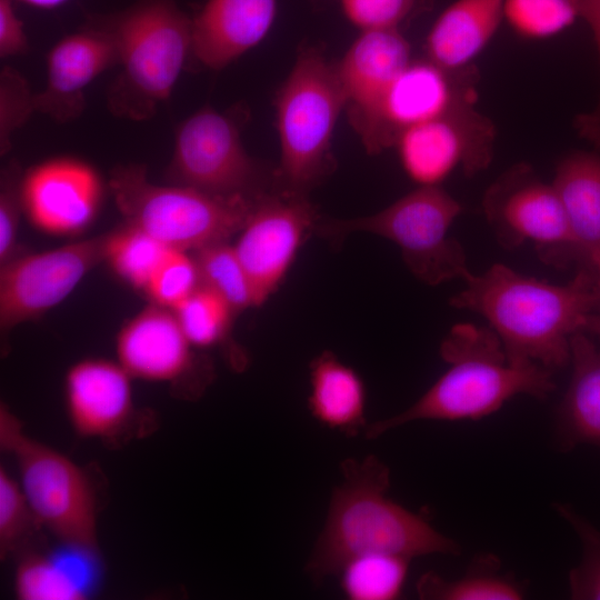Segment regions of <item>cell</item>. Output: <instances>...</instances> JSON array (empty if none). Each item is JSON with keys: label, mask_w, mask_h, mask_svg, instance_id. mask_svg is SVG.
Segmentation results:
<instances>
[{"label": "cell", "mask_w": 600, "mask_h": 600, "mask_svg": "<svg viewBox=\"0 0 600 600\" xmlns=\"http://www.w3.org/2000/svg\"><path fill=\"white\" fill-rule=\"evenodd\" d=\"M503 18V0H457L447 7L429 30L426 58L459 70L486 48Z\"/></svg>", "instance_id": "obj_22"}, {"label": "cell", "mask_w": 600, "mask_h": 600, "mask_svg": "<svg viewBox=\"0 0 600 600\" xmlns=\"http://www.w3.org/2000/svg\"><path fill=\"white\" fill-rule=\"evenodd\" d=\"M31 522L29 503L19 481L0 468V556L6 559L19 544Z\"/></svg>", "instance_id": "obj_36"}, {"label": "cell", "mask_w": 600, "mask_h": 600, "mask_svg": "<svg viewBox=\"0 0 600 600\" xmlns=\"http://www.w3.org/2000/svg\"><path fill=\"white\" fill-rule=\"evenodd\" d=\"M118 63L114 37L99 16L59 40L47 57L46 84L36 93V112L57 122L77 119L84 109V90Z\"/></svg>", "instance_id": "obj_16"}, {"label": "cell", "mask_w": 600, "mask_h": 600, "mask_svg": "<svg viewBox=\"0 0 600 600\" xmlns=\"http://www.w3.org/2000/svg\"><path fill=\"white\" fill-rule=\"evenodd\" d=\"M411 559L370 552L349 559L340 569L339 583L350 600H394L402 594Z\"/></svg>", "instance_id": "obj_26"}, {"label": "cell", "mask_w": 600, "mask_h": 600, "mask_svg": "<svg viewBox=\"0 0 600 600\" xmlns=\"http://www.w3.org/2000/svg\"><path fill=\"white\" fill-rule=\"evenodd\" d=\"M320 217L309 194L278 188L258 198L233 244L248 276L254 307L279 288Z\"/></svg>", "instance_id": "obj_12"}, {"label": "cell", "mask_w": 600, "mask_h": 600, "mask_svg": "<svg viewBox=\"0 0 600 600\" xmlns=\"http://www.w3.org/2000/svg\"><path fill=\"white\" fill-rule=\"evenodd\" d=\"M578 3L580 18L593 33L600 60V0H578ZM574 124L579 136L600 151V96L594 110L579 114Z\"/></svg>", "instance_id": "obj_38"}, {"label": "cell", "mask_w": 600, "mask_h": 600, "mask_svg": "<svg viewBox=\"0 0 600 600\" xmlns=\"http://www.w3.org/2000/svg\"><path fill=\"white\" fill-rule=\"evenodd\" d=\"M19 163L11 160L1 172L0 186V264L19 252L18 231L23 212Z\"/></svg>", "instance_id": "obj_37"}, {"label": "cell", "mask_w": 600, "mask_h": 600, "mask_svg": "<svg viewBox=\"0 0 600 600\" xmlns=\"http://www.w3.org/2000/svg\"><path fill=\"white\" fill-rule=\"evenodd\" d=\"M434 0H340L344 17L361 31L397 30L429 12Z\"/></svg>", "instance_id": "obj_33"}, {"label": "cell", "mask_w": 600, "mask_h": 600, "mask_svg": "<svg viewBox=\"0 0 600 600\" xmlns=\"http://www.w3.org/2000/svg\"><path fill=\"white\" fill-rule=\"evenodd\" d=\"M13 591L21 600H83L88 597L56 551L24 556L13 574Z\"/></svg>", "instance_id": "obj_29"}, {"label": "cell", "mask_w": 600, "mask_h": 600, "mask_svg": "<svg viewBox=\"0 0 600 600\" xmlns=\"http://www.w3.org/2000/svg\"><path fill=\"white\" fill-rule=\"evenodd\" d=\"M170 250L146 231L123 222L108 232L104 262L124 282L144 291Z\"/></svg>", "instance_id": "obj_27"}, {"label": "cell", "mask_w": 600, "mask_h": 600, "mask_svg": "<svg viewBox=\"0 0 600 600\" xmlns=\"http://www.w3.org/2000/svg\"><path fill=\"white\" fill-rule=\"evenodd\" d=\"M24 3L29 7H33L42 10H51L61 7L69 0H14Z\"/></svg>", "instance_id": "obj_42"}, {"label": "cell", "mask_w": 600, "mask_h": 600, "mask_svg": "<svg viewBox=\"0 0 600 600\" xmlns=\"http://www.w3.org/2000/svg\"><path fill=\"white\" fill-rule=\"evenodd\" d=\"M193 348L174 312L153 302L129 319L116 338L117 361L133 379L149 382L173 383L209 369L200 367Z\"/></svg>", "instance_id": "obj_17"}, {"label": "cell", "mask_w": 600, "mask_h": 600, "mask_svg": "<svg viewBox=\"0 0 600 600\" xmlns=\"http://www.w3.org/2000/svg\"><path fill=\"white\" fill-rule=\"evenodd\" d=\"M0 446L17 463L36 523L61 543L98 548L97 498L86 471L62 452L29 437L3 403Z\"/></svg>", "instance_id": "obj_8"}, {"label": "cell", "mask_w": 600, "mask_h": 600, "mask_svg": "<svg viewBox=\"0 0 600 600\" xmlns=\"http://www.w3.org/2000/svg\"><path fill=\"white\" fill-rule=\"evenodd\" d=\"M99 17L114 37L121 68L108 107L118 117L148 120L171 96L191 54V18L176 0H138Z\"/></svg>", "instance_id": "obj_4"}, {"label": "cell", "mask_w": 600, "mask_h": 600, "mask_svg": "<svg viewBox=\"0 0 600 600\" xmlns=\"http://www.w3.org/2000/svg\"><path fill=\"white\" fill-rule=\"evenodd\" d=\"M581 331L600 336V312L587 314L582 321Z\"/></svg>", "instance_id": "obj_41"}, {"label": "cell", "mask_w": 600, "mask_h": 600, "mask_svg": "<svg viewBox=\"0 0 600 600\" xmlns=\"http://www.w3.org/2000/svg\"><path fill=\"white\" fill-rule=\"evenodd\" d=\"M36 93L27 80L14 69L6 67L0 74V148H11L13 133L36 112Z\"/></svg>", "instance_id": "obj_35"}, {"label": "cell", "mask_w": 600, "mask_h": 600, "mask_svg": "<svg viewBox=\"0 0 600 600\" xmlns=\"http://www.w3.org/2000/svg\"><path fill=\"white\" fill-rule=\"evenodd\" d=\"M448 370L409 408L367 426L374 439L419 420H479L518 394L546 399L554 390L552 371L531 362L509 360L492 329L454 326L440 347Z\"/></svg>", "instance_id": "obj_3"}, {"label": "cell", "mask_w": 600, "mask_h": 600, "mask_svg": "<svg viewBox=\"0 0 600 600\" xmlns=\"http://www.w3.org/2000/svg\"><path fill=\"white\" fill-rule=\"evenodd\" d=\"M332 490L323 527L304 567L314 583L339 573L351 558L387 552L409 559L459 554L460 546L422 514L388 497L390 470L377 456L348 458Z\"/></svg>", "instance_id": "obj_1"}, {"label": "cell", "mask_w": 600, "mask_h": 600, "mask_svg": "<svg viewBox=\"0 0 600 600\" xmlns=\"http://www.w3.org/2000/svg\"><path fill=\"white\" fill-rule=\"evenodd\" d=\"M280 162L279 187L309 194L336 169L331 141L347 107L337 63L317 46L299 50L274 100Z\"/></svg>", "instance_id": "obj_5"}, {"label": "cell", "mask_w": 600, "mask_h": 600, "mask_svg": "<svg viewBox=\"0 0 600 600\" xmlns=\"http://www.w3.org/2000/svg\"><path fill=\"white\" fill-rule=\"evenodd\" d=\"M108 232L0 264V330L7 334L62 302L99 263Z\"/></svg>", "instance_id": "obj_11"}, {"label": "cell", "mask_w": 600, "mask_h": 600, "mask_svg": "<svg viewBox=\"0 0 600 600\" xmlns=\"http://www.w3.org/2000/svg\"><path fill=\"white\" fill-rule=\"evenodd\" d=\"M581 268H587L592 274L593 312H600V248L587 258Z\"/></svg>", "instance_id": "obj_40"}, {"label": "cell", "mask_w": 600, "mask_h": 600, "mask_svg": "<svg viewBox=\"0 0 600 600\" xmlns=\"http://www.w3.org/2000/svg\"><path fill=\"white\" fill-rule=\"evenodd\" d=\"M172 311L191 344L201 349L224 343L237 317L219 294L201 283Z\"/></svg>", "instance_id": "obj_30"}, {"label": "cell", "mask_w": 600, "mask_h": 600, "mask_svg": "<svg viewBox=\"0 0 600 600\" xmlns=\"http://www.w3.org/2000/svg\"><path fill=\"white\" fill-rule=\"evenodd\" d=\"M496 128L467 104L404 130L397 139L400 163L419 186H440L458 167L471 177L491 162Z\"/></svg>", "instance_id": "obj_14"}, {"label": "cell", "mask_w": 600, "mask_h": 600, "mask_svg": "<svg viewBox=\"0 0 600 600\" xmlns=\"http://www.w3.org/2000/svg\"><path fill=\"white\" fill-rule=\"evenodd\" d=\"M558 514L577 533L582 546V558L569 572L571 599L600 600V531L568 503H556Z\"/></svg>", "instance_id": "obj_32"}, {"label": "cell", "mask_w": 600, "mask_h": 600, "mask_svg": "<svg viewBox=\"0 0 600 600\" xmlns=\"http://www.w3.org/2000/svg\"><path fill=\"white\" fill-rule=\"evenodd\" d=\"M309 370L308 408L313 419L347 437L364 432L367 392L361 376L330 351L318 354Z\"/></svg>", "instance_id": "obj_24"}, {"label": "cell", "mask_w": 600, "mask_h": 600, "mask_svg": "<svg viewBox=\"0 0 600 600\" xmlns=\"http://www.w3.org/2000/svg\"><path fill=\"white\" fill-rule=\"evenodd\" d=\"M133 378L116 361L86 358L66 372L63 398L74 432L107 440L119 434L134 411Z\"/></svg>", "instance_id": "obj_18"}, {"label": "cell", "mask_w": 600, "mask_h": 600, "mask_svg": "<svg viewBox=\"0 0 600 600\" xmlns=\"http://www.w3.org/2000/svg\"><path fill=\"white\" fill-rule=\"evenodd\" d=\"M200 282L219 294L236 316L254 307L251 286L243 266L229 241L216 242L192 252Z\"/></svg>", "instance_id": "obj_28"}, {"label": "cell", "mask_w": 600, "mask_h": 600, "mask_svg": "<svg viewBox=\"0 0 600 600\" xmlns=\"http://www.w3.org/2000/svg\"><path fill=\"white\" fill-rule=\"evenodd\" d=\"M167 178L169 183L221 197L256 199L280 188L277 169L244 149L237 114L210 106L178 127Z\"/></svg>", "instance_id": "obj_9"}, {"label": "cell", "mask_w": 600, "mask_h": 600, "mask_svg": "<svg viewBox=\"0 0 600 600\" xmlns=\"http://www.w3.org/2000/svg\"><path fill=\"white\" fill-rule=\"evenodd\" d=\"M14 0H0V56H20L28 51L23 21L14 8Z\"/></svg>", "instance_id": "obj_39"}, {"label": "cell", "mask_w": 600, "mask_h": 600, "mask_svg": "<svg viewBox=\"0 0 600 600\" xmlns=\"http://www.w3.org/2000/svg\"><path fill=\"white\" fill-rule=\"evenodd\" d=\"M482 208L502 247L530 241L544 262L562 267L571 244L568 221L552 183L543 182L531 166L518 163L502 173L487 189Z\"/></svg>", "instance_id": "obj_13"}, {"label": "cell", "mask_w": 600, "mask_h": 600, "mask_svg": "<svg viewBox=\"0 0 600 600\" xmlns=\"http://www.w3.org/2000/svg\"><path fill=\"white\" fill-rule=\"evenodd\" d=\"M462 211L440 186H419L383 210L360 218L320 217L314 233L340 243L353 232H369L400 247L409 270L428 284L466 279L471 272L462 246L449 229Z\"/></svg>", "instance_id": "obj_7"}, {"label": "cell", "mask_w": 600, "mask_h": 600, "mask_svg": "<svg viewBox=\"0 0 600 600\" xmlns=\"http://www.w3.org/2000/svg\"><path fill=\"white\" fill-rule=\"evenodd\" d=\"M200 283L193 256L186 251L171 249L157 268L143 292L153 303L173 310Z\"/></svg>", "instance_id": "obj_34"}, {"label": "cell", "mask_w": 600, "mask_h": 600, "mask_svg": "<svg viewBox=\"0 0 600 600\" xmlns=\"http://www.w3.org/2000/svg\"><path fill=\"white\" fill-rule=\"evenodd\" d=\"M417 593L426 600H518L524 597V587L501 572L497 556L482 553L457 579L447 580L433 571L422 574Z\"/></svg>", "instance_id": "obj_25"}, {"label": "cell", "mask_w": 600, "mask_h": 600, "mask_svg": "<svg viewBox=\"0 0 600 600\" xmlns=\"http://www.w3.org/2000/svg\"><path fill=\"white\" fill-rule=\"evenodd\" d=\"M503 18L520 37L546 39L580 18L579 3L578 0H503Z\"/></svg>", "instance_id": "obj_31"}, {"label": "cell", "mask_w": 600, "mask_h": 600, "mask_svg": "<svg viewBox=\"0 0 600 600\" xmlns=\"http://www.w3.org/2000/svg\"><path fill=\"white\" fill-rule=\"evenodd\" d=\"M410 61V44L400 31H361L343 58L337 62L351 127L380 103Z\"/></svg>", "instance_id": "obj_20"}, {"label": "cell", "mask_w": 600, "mask_h": 600, "mask_svg": "<svg viewBox=\"0 0 600 600\" xmlns=\"http://www.w3.org/2000/svg\"><path fill=\"white\" fill-rule=\"evenodd\" d=\"M276 13L277 0H207L191 18V54L220 70L266 38Z\"/></svg>", "instance_id": "obj_19"}, {"label": "cell", "mask_w": 600, "mask_h": 600, "mask_svg": "<svg viewBox=\"0 0 600 600\" xmlns=\"http://www.w3.org/2000/svg\"><path fill=\"white\" fill-rule=\"evenodd\" d=\"M23 212L39 230L59 236L82 232L94 220L102 198L98 173L74 159H53L22 176Z\"/></svg>", "instance_id": "obj_15"}, {"label": "cell", "mask_w": 600, "mask_h": 600, "mask_svg": "<svg viewBox=\"0 0 600 600\" xmlns=\"http://www.w3.org/2000/svg\"><path fill=\"white\" fill-rule=\"evenodd\" d=\"M109 188L126 223L170 249L186 252L229 241L242 229L258 200L214 196L174 183L158 184L149 179L142 164L116 167Z\"/></svg>", "instance_id": "obj_6"}, {"label": "cell", "mask_w": 600, "mask_h": 600, "mask_svg": "<svg viewBox=\"0 0 600 600\" xmlns=\"http://www.w3.org/2000/svg\"><path fill=\"white\" fill-rule=\"evenodd\" d=\"M552 186L562 204L571 236L562 267L581 266L600 248V154L576 151L563 158Z\"/></svg>", "instance_id": "obj_21"}, {"label": "cell", "mask_w": 600, "mask_h": 600, "mask_svg": "<svg viewBox=\"0 0 600 600\" xmlns=\"http://www.w3.org/2000/svg\"><path fill=\"white\" fill-rule=\"evenodd\" d=\"M572 376L558 408L556 438L570 451L580 444L600 449V349L578 331L570 340Z\"/></svg>", "instance_id": "obj_23"}, {"label": "cell", "mask_w": 600, "mask_h": 600, "mask_svg": "<svg viewBox=\"0 0 600 600\" xmlns=\"http://www.w3.org/2000/svg\"><path fill=\"white\" fill-rule=\"evenodd\" d=\"M479 73L473 66L450 70L428 58L411 60L380 103L352 126L369 154L393 148L410 127L453 109L476 104Z\"/></svg>", "instance_id": "obj_10"}, {"label": "cell", "mask_w": 600, "mask_h": 600, "mask_svg": "<svg viewBox=\"0 0 600 600\" xmlns=\"http://www.w3.org/2000/svg\"><path fill=\"white\" fill-rule=\"evenodd\" d=\"M450 299L458 309L482 316L511 361L537 362L553 371L570 362V340L593 312V278L581 268L567 284L522 276L497 263L470 273Z\"/></svg>", "instance_id": "obj_2"}]
</instances>
